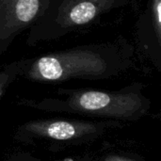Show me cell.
I'll use <instances>...</instances> for the list:
<instances>
[{
  "mask_svg": "<svg viewBox=\"0 0 161 161\" xmlns=\"http://www.w3.org/2000/svg\"><path fill=\"white\" fill-rule=\"evenodd\" d=\"M134 52L133 45L125 37H119L29 58L22 75L38 82L109 78L131 67Z\"/></svg>",
  "mask_w": 161,
  "mask_h": 161,
  "instance_id": "cell-1",
  "label": "cell"
},
{
  "mask_svg": "<svg viewBox=\"0 0 161 161\" xmlns=\"http://www.w3.org/2000/svg\"><path fill=\"white\" fill-rule=\"evenodd\" d=\"M150 41H156L158 46L161 45V0H148L146 9L139 20L138 35L144 37L147 30Z\"/></svg>",
  "mask_w": 161,
  "mask_h": 161,
  "instance_id": "cell-6",
  "label": "cell"
},
{
  "mask_svg": "<svg viewBox=\"0 0 161 161\" xmlns=\"http://www.w3.org/2000/svg\"><path fill=\"white\" fill-rule=\"evenodd\" d=\"M49 0H0V55L45 12Z\"/></svg>",
  "mask_w": 161,
  "mask_h": 161,
  "instance_id": "cell-4",
  "label": "cell"
},
{
  "mask_svg": "<svg viewBox=\"0 0 161 161\" xmlns=\"http://www.w3.org/2000/svg\"><path fill=\"white\" fill-rule=\"evenodd\" d=\"M109 161H132L128 158H113L112 159H110Z\"/></svg>",
  "mask_w": 161,
  "mask_h": 161,
  "instance_id": "cell-8",
  "label": "cell"
},
{
  "mask_svg": "<svg viewBox=\"0 0 161 161\" xmlns=\"http://www.w3.org/2000/svg\"><path fill=\"white\" fill-rule=\"evenodd\" d=\"M64 98L45 99L34 105L39 109L78 113L91 117L137 120L148 109L149 101L136 84L120 92L95 90L59 91Z\"/></svg>",
  "mask_w": 161,
  "mask_h": 161,
  "instance_id": "cell-2",
  "label": "cell"
},
{
  "mask_svg": "<svg viewBox=\"0 0 161 161\" xmlns=\"http://www.w3.org/2000/svg\"><path fill=\"white\" fill-rule=\"evenodd\" d=\"M133 0H49L43 15L30 26L26 44L60 39L86 29L104 15L126 7Z\"/></svg>",
  "mask_w": 161,
  "mask_h": 161,
  "instance_id": "cell-3",
  "label": "cell"
},
{
  "mask_svg": "<svg viewBox=\"0 0 161 161\" xmlns=\"http://www.w3.org/2000/svg\"><path fill=\"white\" fill-rule=\"evenodd\" d=\"M27 62L28 59L14 61L0 70V97L2 96L6 88L15 79V77L19 75H22Z\"/></svg>",
  "mask_w": 161,
  "mask_h": 161,
  "instance_id": "cell-7",
  "label": "cell"
},
{
  "mask_svg": "<svg viewBox=\"0 0 161 161\" xmlns=\"http://www.w3.org/2000/svg\"><path fill=\"white\" fill-rule=\"evenodd\" d=\"M109 123H90L63 120L30 122L19 129L25 139H48L58 142H71L98 135Z\"/></svg>",
  "mask_w": 161,
  "mask_h": 161,
  "instance_id": "cell-5",
  "label": "cell"
}]
</instances>
